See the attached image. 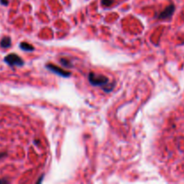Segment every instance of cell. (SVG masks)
<instances>
[{"label":"cell","mask_w":184,"mask_h":184,"mask_svg":"<svg viewBox=\"0 0 184 184\" xmlns=\"http://www.w3.org/2000/svg\"><path fill=\"white\" fill-rule=\"evenodd\" d=\"M88 80L93 86H101L102 87L107 83H109V78L107 76H104L102 75H97V74L91 72L88 75Z\"/></svg>","instance_id":"obj_1"},{"label":"cell","mask_w":184,"mask_h":184,"mask_svg":"<svg viewBox=\"0 0 184 184\" xmlns=\"http://www.w3.org/2000/svg\"><path fill=\"white\" fill-rule=\"evenodd\" d=\"M4 60L10 66H22L24 64L23 58L21 57H19L18 55L15 54V53L8 54L6 57H5Z\"/></svg>","instance_id":"obj_2"},{"label":"cell","mask_w":184,"mask_h":184,"mask_svg":"<svg viewBox=\"0 0 184 184\" xmlns=\"http://www.w3.org/2000/svg\"><path fill=\"white\" fill-rule=\"evenodd\" d=\"M46 67L49 70H50L51 72L57 74V75H61V76H63V77H68V76L71 75L70 72L66 71L64 69H61L60 67H58V66H55V65L53 64H47Z\"/></svg>","instance_id":"obj_3"},{"label":"cell","mask_w":184,"mask_h":184,"mask_svg":"<svg viewBox=\"0 0 184 184\" xmlns=\"http://www.w3.org/2000/svg\"><path fill=\"white\" fill-rule=\"evenodd\" d=\"M175 10L174 5H170L166 7L165 9L163 10L159 15H158V18L159 19H168L170 18L173 15Z\"/></svg>","instance_id":"obj_4"},{"label":"cell","mask_w":184,"mask_h":184,"mask_svg":"<svg viewBox=\"0 0 184 184\" xmlns=\"http://www.w3.org/2000/svg\"><path fill=\"white\" fill-rule=\"evenodd\" d=\"M12 44L11 42V38L8 36H5L2 38L1 41H0V46L1 48H4V49H7L9 48Z\"/></svg>","instance_id":"obj_5"},{"label":"cell","mask_w":184,"mask_h":184,"mask_svg":"<svg viewBox=\"0 0 184 184\" xmlns=\"http://www.w3.org/2000/svg\"><path fill=\"white\" fill-rule=\"evenodd\" d=\"M20 48H21V49H23L24 51H33L34 50V47L27 42H21Z\"/></svg>","instance_id":"obj_6"},{"label":"cell","mask_w":184,"mask_h":184,"mask_svg":"<svg viewBox=\"0 0 184 184\" xmlns=\"http://www.w3.org/2000/svg\"><path fill=\"white\" fill-rule=\"evenodd\" d=\"M113 88H114V83H110V82L101 87V89L105 92H110V91H112Z\"/></svg>","instance_id":"obj_7"},{"label":"cell","mask_w":184,"mask_h":184,"mask_svg":"<svg viewBox=\"0 0 184 184\" xmlns=\"http://www.w3.org/2000/svg\"><path fill=\"white\" fill-rule=\"evenodd\" d=\"M60 63L64 66L65 67H70V66H72V63L70 62V60H68V59H66V58H60Z\"/></svg>","instance_id":"obj_8"},{"label":"cell","mask_w":184,"mask_h":184,"mask_svg":"<svg viewBox=\"0 0 184 184\" xmlns=\"http://www.w3.org/2000/svg\"><path fill=\"white\" fill-rule=\"evenodd\" d=\"M114 1L115 0H101V5L103 6H110L114 3Z\"/></svg>","instance_id":"obj_9"},{"label":"cell","mask_w":184,"mask_h":184,"mask_svg":"<svg viewBox=\"0 0 184 184\" xmlns=\"http://www.w3.org/2000/svg\"><path fill=\"white\" fill-rule=\"evenodd\" d=\"M0 3H1L2 5H4V6H7L8 1H7V0H0Z\"/></svg>","instance_id":"obj_10"},{"label":"cell","mask_w":184,"mask_h":184,"mask_svg":"<svg viewBox=\"0 0 184 184\" xmlns=\"http://www.w3.org/2000/svg\"><path fill=\"white\" fill-rule=\"evenodd\" d=\"M9 182L8 181H6V180H4V179H1L0 180V183H8Z\"/></svg>","instance_id":"obj_11"},{"label":"cell","mask_w":184,"mask_h":184,"mask_svg":"<svg viewBox=\"0 0 184 184\" xmlns=\"http://www.w3.org/2000/svg\"><path fill=\"white\" fill-rule=\"evenodd\" d=\"M6 156V152H4V153H3V152H2V153H0V159H1V158H3V157H5Z\"/></svg>","instance_id":"obj_12"}]
</instances>
